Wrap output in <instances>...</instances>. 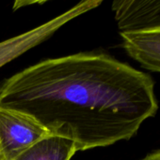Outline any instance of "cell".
Masks as SVG:
<instances>
[{"label":"cell","instance_id":"1","mask_svg":"<svg viewBox=\"0 0 160 160\" xmlns=\"http://www.w3.org/2000/svg\"><path fill=\"white\" fill-rule=\"evenodd\" d=\"M0 108L32 117L78 152L130 140L158 102L150 75L90 52L46 59L5 80Z\"/></svg>","mask_w":160,"mask_h":160},{"label":"cell","instance_id":"2","mask_svg":"<svg viewBox=\"0 0 160 160\" xmlns=\"http://www.w3.org/2000/svg\"><path fill=\"white\" fill-rule=\"evenodd\" d=\"M101 4V0L81 1L41 25L0 42V68L48 39L70 21L98 8Z\"/></svg>","mask_w":160,"mask_h":160},{"label":"cell","instance_id":"3","mask_svg":"<svg viewBox=\"0 0 160 160\" xmlns=\"http://www.w3.org/2000/svg\"><path fill=\"white\" fill-rule=\"evenodd\" d=\"M50 134L32 117L0 108V150L6 160H14L35 142Z\"/></svg>","mask_w":160,"mask_h":160},{"label":"cell","instance_id":"4","mask_svg":"<svg viewBox=\"0 0 160 160\" xmlns=\"http://www.w3.org/2000/svg\"><path fill=\"white\" fill-rule=\"evenodd\" d=\"M112 10L121 33L160 28V0L114 1Z\"/></svg>","mask_w":160,"mask_h":160},{"label":"cell","instance_id":"5","mask_svg":"<svg viewBox=\"0 0 160 160\" xmlns=\"http://www.w3.org/2000/svg\"><path fill=\"white\" fill-rule=\"evenodd\" d=\"M123 48L143 68L160 72V28L121 33Z\"/></svg>","mask_w":160,"mask_h":160},{"label":"cell","instance_id":"6","mask_svg":"<svg viewBox=\"0 0 160 160\" xmlns=\"http://www.w3.org/2000/svg\"><path fill=\"white\" fill-rule=\"evenodd\" d=\"M76 152V145L72 140L50 134L35 142L14 160H71Z\"/></svg>","mask_w":160,"mask_h":160},{"label":"cell","instance_id":"7","mask_svg":"<svg viewBox=\"0 0 160 160\" xmlns=\"http://www.w3.org/2000/svg\"><path fill=\"white\" fill-rule=\"evenodd\" d=\"M141 160H160V149L149 154L148 156H146L143 159Z\"/></svg>","mask_w":160,"mask_h":160},{"label":"cell","instance_id":"8","mask_svg":"<svg viewBox=\"0 0 160 160\" xmlns=\"http://www.w3.org/2000/svg\"><path fill=\"white\" fill-rule=\"evenodd\" d=\"M0 160H6L5 158H4V157H3L2 153H1V150H0Z\"/></svg>","mask_w":160,"mask_h":160}]
</instances>
